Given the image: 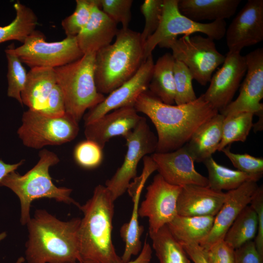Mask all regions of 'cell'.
Listing matches in <instances>:
<instances>
[{
  "label": "cell",
  "mask_w": 263,
  "mask_h": 263,
  "mask_svg": "<svg viewBox=\"0 0 263 263\" xmlns=\"http://www.w3.org/2000/svg\"><path fill=\"white\" fill-rule=\"evenodd\" d=\"M22 63L31 68L63 66L81 58L83 53L75 37H68L59 41L47 42L44 35L35 30L22 44L13 48Z\"/></svg>",
  "instance_id": "9"
},
{
  "label": "cell",
  "mask_w": 263,
  "mask_h": 263,
  "mask_svg": "<svg viewBox=\"0 0 263 263\" xmlns=\"http://www.w3.org/2000/svg\"><path fill=\"white\" fill-rule=\"evenodd\" d=\"M256 115L258 116L259 120L257 122L253 124L252 126L255 132L260 131L263 130V111L259 112Z\"/></svg>",
  "instance_id": "47"
},
{
  "label": "cell",
  "mask_w": 263,
  "mask_h": 263,
  "mask_svg": "<svg viewBox=\"0 0 263 263\" xmlns=\"http://www.w3.org/2000/svg\"><path fill=\"white\" fill-rule=\"evenodd\" d=\"M203 163L208 171V187L217 191L235 189L246 182H257L263 176L229 169L217 163L212 156L205 160Z\"/></svg>",
  "instance_id": "28"
},
{
  "label": "cell",
  "mask_w": 263,
  "mask_h": 263,
  "mask_svg": "<svg viewBox=\"0 0 263 263\" xmlns=\"http://www.w3.org/2000/svg\"><path fill=\"white\" fill-rule=\"evenodd\" d=\"M23 163L24 160H22L17 163L9 164L0 159V180L9 173L15 171Z\"/></svg>",
  "instance_id": "46"
},
{
  "label": "cell",
  "mask_w": 263,
  "mask_h": 263,
  "mask_svg": "<svg viewBox=\"0 0 263 263\" xmlns=\"http://www.w3.org/2000/svg\"><path fill=\"white\" fill-rule=\"evenodd\" d=\"M96 53L84 54L73 62L55 68L56 82L63 94L66 113L78 122L85 112L105 96L96 89L94 76Z\"/></svg>",
  "instance_id": "6"
},
{
  "label": "cell",
  "mask_w": 263,
  "mask_h": 263,
  "mask_svg": "<svg viewBox=\"0 0 263 263\" xmlns=\"http://www.w3.org/2000/svg\"><path fill=\"white\" fill-rule=\"evenodd\" d=\"M74 12L61 21L66 37H75L89 21L93 8L100 5V0H76Z\"/></svg>",
  "instance_id": "34"
},
{
  "label": "cell",
  "mask_w": 263,
  "mask_h": 263,
  "mask_svg": "<svg viewBox=\"0 0 263 263\" xmlns=\"http://www.w3.org/2000/svg\"><path fill=\"white\" fill-rule=\"evenodd\" d=\"M164 0H145L140 6V11L145 19V26L141 33L145 43L158 28L162 17Z\"/></svg>",
  "instance_id": "37"
},
{
  "label": "cell",
  "mask_w": 263,
  "mask_h": 263,
  "mask_svg": "<svg viewBox=\"0 0 263 263\" xmlns=\"http://www.w3.org/2000/svg\"><path fill=\"white\" fill-rule=\"evenodd\" d=\"M114 202L106 187L99 185L92 197L78 207L83 213L78 229L80 263L122 262L112 240Z\"/></svg>",
  "instance_id": "3"
},
{
  "label": "cell",
  "mask_w": 263,
  "mask_h": 263,
  "mask_svg": "<svg viewBox=\"0 0 263 263\" xmlns=\"http://www.w3.org/2000/svg\"><path fill=\"white\" fill-rule=\"evenodd\" d=\"M152 173L149 168H144L142 174L136 178L135 182L131 183L127 190L133 203V208L130 220L124 224L120 229V234L125 243V249L121 257L122 262L131 260L132 256L138 255L142 245L141 237L144 231V226L140 225L138 209L141 192L145 182Z\"/></svg>",
  "instance_id": "22"
},
{
  "label": "cell",
  "mask_w": 263,
  "mask_h": 263,
  "mask_svg": "<svg viewBox=\"0 0 263 263\" xmlns=\"http://www.w3.org/2000/svg\"><path fill=\"white\" fill-rule=\"evenodd\" d=\"M225 117L219 113L205 122L185 145L195 162L203 163L218 150Z\"/></svg>",
  "instance_id": "24"
},
{
  "label": "cell",
  "mask_w": 263,
  "mask_h": 263,
  "mask_svg": "<svg viewBox=\"0 0 263 263\" xmlns=\"http://www.w3.org/2000/svg\"><path fill=\"white\" fill-rule=\"evenodd\" d=\"M254 115L250 112H241L225 116L218 151H221L233 142H244L252 128Z\"/></svg>",
  "instance_id": "32"
},
{
  "label": "cell",
  "mask_w": 263,
  "mask_h": 263,
  "mask_svg": "<svg viewBox=\"0 0 263 263\" xmlns=\"http://www.w3.org/2000/svg\"><path fill=\"white\" fill-rule=\"evenodd\" d=\"M7 234L5 232H3L0 233V242L6 238Z\"/></svg>",
  "instance_id": "48"
},
{
  "label": "cell",
  "mask_w": 263,
  "mask_h": 263,
  "mask_svg": "<svg viewBox=\"0 0 263 263\" xmlns=\"http://www.w3.org/2000/svg\"><path fill=\"white\" fill-rule=\"evenodd\" d=\"M38 156V163L24 174L13 171L0 180V186L10 189L19 200L22 225H26L31 218V205L35 200L47 198L78 207L80 206L71 197L72 189L57 187L52 180L49 169L59 162L58 156L46 149L41 150Z\"/></svg>",
  "instance_id": "5"
},
{
  "label": "cell",
  "mask_w": 263,
  "mask_h": 263,
  "mask_svg": "<svg viewBox=\"0 0 263 263\" xmlns=\"http://www.w3.org/2000/svg\"><path fill=\"white\" fill-rule=\"evenodd\" d=\"M225 56L222 66L211 77L208 89L203 94L219 112L232 101L247 70L245 56L240 53L228 52Z\"/></svg>",
  "instance_id": "14"
},
{
  "label": "cell",
  "mask_w": 263,
  "mask_h": 263,
  "mask_svg": "<svg viewBox=\"0 0 263 263\" xmlns=\"http://www.w3.org/2000/svg\"><path fill=\"white\" fill-rule=\"evenodd\" d=\"M176 105L186 104L197 99L192 86L193 77L188 68L182 62L176 60L173 65Z\"/></svg>",
  "instance_id": "35"
},
{
  "label": "cell",
  "mask_w": 263,
  "mask_h": 263,
  "mask_svg": "<svg viewBox=\"0 0 263 263\" xmlns=\"http://www.w3.org/2000/svg\"><path fill=\"white\" fill-rule=\"evenodd\" d=\"M257 182L247 181L238 188L227 191L225 200L214 216L212 228L207 237L199 244L206 249L224 240L233 222L247 206L249 205L258 187Z\"/></svg>",
  "instance_id": "18"
},
{
  "label": "cell",
  "mask_w": 263,
  "mask_h": 263,
  "mask_svg": "<svg viewBox=\"0 0 263 263\" xmlns=\"http://www.w3.org/2000/svg\"><path fill=\"white\" fill-rule=\"evenodd\" d=\"M178 1L164 0L160 24L144 44L145 61L160 43L167 39L177 38L180 35L189 36L201 33L214 40H220L225 36L226 24L225 20L209 23L193 21L180 13L178 7Z\"/></svg>",
  "instance_id": "10"
},
{
  "label": "cell",
  "mask_w": 263,
  "mask_h": 263,
  "mask_svg": "<svg viewBox=\"0 0 263 263\" xmlns=\"http://www.w3.org/2000/svg\"><path fill=\"white\" fill-rule=\"evenodd\" d=\"M114 42L95 54L94 76L97 91L109 94L131 78L145 61L141 33L118 29Z\"/></svg>",
  "instance_id": "4"
},
{
  "label": "cell",
  "mask_w": 263,
  "mask_h": 263,
  "mask_svg": "<svg viewBox=\"0 0 263 263\" xmlns=\"http://www.w3.org/2000/svg\"><path fill=\"white\" fill-rule=\"evenodd\" d=\"M152 253L151 246L149 243L145 241L138 256L135 259L119 263H150Z\"/></svg>",
  "instance_id": "45"
},
{
  "label": "cell",
  "mask_w": 263,
  "mask_h": 263,
  "mask_svg": "<svg viewBox=\"0 0 263 263\" xmlns=\"http://www.w3.org/2000/svg\"><path fill=\"white\" fill-rule=\"evenodd\" d=\"M124 138L127 149L124 161L105 185L114 201L127 191L131 181L136 177L137 166L141 159L147 154L155 152L157 147V137L144 117Z\"/></svg>",
  "instance_id": "11"
},
{
  "label": "cell",
  "mask_w": 263,
  "mask_h": 263,
  "mask_svg": "<svg viewBox=\"0 0 263 263\" xmlns=\"http://www.w3.org/2000/svg\"><path fill=\"white\" fill-rule=\"evenodd\" d=\"M25 261V258L23 257H20L16 261L15 263H23Z\"/></svg>",
  "instance_id": "49"
},
{
  "label": "cell",
  "mask_w": 263,
  "mask_h": 263,
  "mask_svg": "<svg viewBox=\"0 0 263 263\" xmlns=\"http://www.w3.org/2000/svg\"><path fill=\"white\" fill-rule=\"evenodd\" d=\"M214 40L201 35L183 36L167 39L158 45L170 49L176 60L183 63L189 69L193 78L205 86L209 82L214 70L225 59V56L217 50Z\"/></svg>",
  "instance_id": "7"
},
{
  "label": "cell",
  "mask_w": 263,
  "mask_h": 263,
  "mask_svg": "<svg viewBox=\"0 0 263 263\" xmlns=\"http://www.w3.org/2000/svg\"><path fill=\"white\" fill-rule=\"evenodd\" d=\"M257 228V214L249 205L243 209L233 222L224 240L236 249L253 241L256 236Z\"/></svg>",
  "instance_id": "31"
},
{
  "label": "cell",
  "mask_w": 263,
  "mask_h": 263,
  "mask_svg": "<svg viewBox=\"0 0 263 263\" xmlns=\"http://www.w3.org/2000/svg\"><path fill=\"white\" fill-rule=\"evenodd\" d=\"M117 25L103 12L100 5L95 6L89 21L76 37L83 54L96 53L110 44L118 30Z\"/></svg>",
  "instance_id": "21"
},
{
  "label": "cell",
  "mask_w": 263,
  "mask_h": 263,
  "mask_svg": "<svg viewBox=\"0 0 263 263\" xmlns=\"http://www.w3.org/2000/svg\"><path fill=\"white\" fill-rule=\"evenodd\" d=\"M229 51L240 53L245 47L263 40V0H248L227 29Z\"/></svg>",
  "instance_id": "16"
},
{
  "label": "cell",
  "mask_w": 263,
  "mask_h": 263,
  "mask_svg": "<svg viewBox=\"0 0 263 263\" xmlns=\"http://www.w3.org/2000/svg\"><path fill=\"white\" fill-rule=\"evenodd\" d=\"M175 59L172 55L167 53L158 58L154 64L148 89L149 92L162 102L175 103V88L173 65Z\"/></svg>",
  "instance_id": "27"
},
{
  "label": "cell",
  "mask_w": 263,
  "mask_h": 263,
  "mask_svg": "<svg viewBox=\"0 0 263 263\" xmlns=\"http://www.w3.org/2000/svg\"><path fill=\"white\" fill-rule=\"evenodd\" d=\"M240 0H179L180 13L191 20H221L229 19L235 13Z\"/></svg>",
  "instance_id": "25"
},
{
  "label": "cell",
  "mask_w": 263,
  "mask_h": 263,
  "mask_svg": "<svg viewBox=\"0 0 263 263\" xmlns=\"http://www.w3.org/2000/svg\"><path fill=\"white\" fill-rule=\"evenodd\" d=\"M103 149L93 141L86 139L78 143L74 151V157L76 163L86 169L97 168L103 159Z\"/></svg>",
  "instance_id": "36"
},
{
  "label": "cell",
  "mask_w": 263,
  "mask_h": 263,
  "mask_svg": "<svg viewBox=\"0 0 263 263\" xmlns=\"http://www.w3.org/2000/svg\"><path fill=\"white\" fill-rule=\"evenodd\" d=\"M142 117L133 106L122 107L85 125L84 135L86 139L94 141L104 149L112 138L124 137L135 128Z\"/></svg>",
  "instance_id": "19"
},
{
  "label": "cell",
  "mask_w": 263,
  "mask_h": 263,
  "mask_svg": "<svg viewBox=\"0 0 263 263\" xmlns=\"http://www.w3.org/2000/svg\"><path fill=\"white\" fill-rule=\"evenodd\" d=\"M149 235L159 263H190L183 246L173 237L167 225L157 232H149Z\"/></svg>",
  "instance_id": "30"
},
{
  "label": "cell",
  "mask_w": 263,
  "mask_h": 263,
  "mask_svg": "<svg viewBox=\"0 0 263 263\" xmlns=\"http://www.w3.org/2000/svg\"><path fill=\"white\" fill-rule=\"evenodd\" d=\"M189 259L194 263H209L207 261L202 247L197 244H181Z\"/></svg>",
  "instance_id": "44"
},
{
  "label": "cell",
  "mask_w": 263,
  "mask_h": 263,
  "mask_svg": "<svg viewBox=\"0 0 263 263\" xmlns=\"http://www.w3.org/2000/svg\"><path fill=\"white\" fill-rule=\"evenodd\" d=\"M250 205L257 216L258 228L254 243L256 248L263 257V187L259 186Z\"/></svg>",
  "instance_id": "41"
},
{
  "label": "cell",
  "mask_w": 263,
  "mask_h": 263,
  "mask_svg": "<svg viewBox=\"0 0 263 263\" xmlns=\"http://www.w3.org/2000/svg\"><path fill=\"white\" fill-rule=\"evenodd\" d=\"M214 216H184L177 215L167 225L173 237L181 244H199L208 235Z\"/></svg>",
  "instance_id": "26"
},
{
  "label": "cell",
  "mask_w": 263,
  "mask_h": 263,
  "mask_svg": "<svg viewBox=\"0 0 263 263\" xmlns=\"http://www.w3.org/2000/svg\"><path fill=\"white\" fill-rule=\"evenodd\" d=\"M81 219H58L45 209H36L26 225L25 259L28 263L79 262L78 229Z\"/></svg>",
  "instance_id": "2"
},
{
  "label": "cell",
  "mask_w": 263,
  "mask_h": 263,
  "mask_svg": "<svg viewBox=\"0 0 263 263\" xmlns=\"http://www.w3.org/2000/svg\"><path fill=\"white\" fill-rule=\"evenodd\" d=\"M234 263H263V257L258 252L254 241L235 249Z\"/></svg>",
  "instance_id": "43"
},
{
  "label": "cell",
  "mask_w": 263,
  "mask_h": 263,
  "mask_svg": "<svg viewBox=\"0 0 263 263\" xmlns=\"http://www.w3.org/2000/svg\"><path fill=\"white\" fill-rule=\"evenodd\" d=\"M80 263V262H75V263Z\"/></svg>",
  "instance_id": "50"
},
{
  "label": "cell",
  "mask_w": 263,
  "mask_h": 263,
  "mask_svg": "<svg viewBox=\"0 0 263 263\" xmlns=\"http://www.w3.org/2000/svg\"><path fill=\"white\" fill-rule=\"evenodd\" d=\"M14 45L12 44L5 50L8 68L7 95L16 99L23 106L21 93L26 82L27 73L20 60L13 51Z\"/></svg>",
  "instance_id": "33"
},
{
  "label": "cell",
  "mask_w": 263,
  "mask_h": 263,
  "mask_svg": "<svg viewBox=\"0 0 263 263\" xmlns=\"http://www.w3.org/2000/svg\"><path fill=\"white\" fill-rule=\"evenodd\" d=\"M78 123L66 113L53 117L28 109L22 114L17 133L24 146L39 149L73 140L79 131Z\"/></svg>",
  "instance_id": "8"
},
{
  "label": "cell",
  "mask_w": 263,
  "mask_h": 263,
  "mask_svg": "<svg viewBox=\"0 0 263 263\" xmlns=\"http://www.w3.org/2000/svg\"><path fill=\"white\" fill-rule=\"evenodd\" d=\"M202 249L209 263L235 262V249L224 240L217 242L208 248Z\"/></svg>",
  "instance_id": "40"
},
{
  "label": "cell",
  "mask_w": 263,
  "mask_h": 263,
  "mask_svg": "<svg viewBox=\"0 0 263 263\" xmlns=\"http://www.w3.org/2000/svg\"><path fill=\"white\" fill-rule=\"evenodd\" d=\"M101 9L117 24L121 23L122 28H128L132 18V0H100Z\"/></svg>",
  "instance_id": "38"
},
{
  "label": "cell",
  "mask_w": 263,
  "mask_h": 263,
  "mask_svg": "<svg viewBox=\"0 0 263 263\" xmlns=\"http://www.w3.org/2000/svg\"><path fill=\"white\" fill-rule=\"evenodd\" d=\"M181 188L166 182L159 173L153 177L138 209L139 217L148 219L149 232H157L177 215V200Z\"/></svg>",
  "instance_id": "12"
},
{
  "label": "cell",
  "mask_w": 263,
  "mask_h": 263,
  "mask_svg": "<svg viewBox=\"0 0 263 263\" xmlns=\"http://www.w3.org/2000/svg\"><path fill=\"white\" fill-rule=\"evenodd\" d=\"M154 64L151 54L131 78L108 94L100 103L88 110L83 117L85 125L94 122L116 109L127 106L134 107L139 96L148 90Z\"/></svg>",
  "instance_id": "13"
},
{
  "label": "cell",
  "mask_w": 263,
  "mask_h": 263,
  "mask_svg": "<svg viewBox=\"0 0 263 263\" xmlns=\"http://www.w3.org/2000/svg\"><path fill=\"white\" fill-rule=\"evenodd\" d=\"M134 107L147 115L156 130L155 152H170L183 147L201 125L219 113L203 94L193 101L173 105L162 102L148 90L139 96Z\"/></svg>",
  "instance_id": "1"
},
{
  "label": "cell",
  "mask_w": 263,
  "mask_h": 263,
  "mask_svg": "<svg viewBox=\"0 0 263 263\" xmlns=\"http://www.w3.org/2000/svg\"><path fill=\"white\" fill-rule=\"evenodd\" d=\"M40 113L53 117L61 116L66 113L63 94L57 84L53 88L45 109Z\"/></svg>",
  "instance_id": "42"
},
{
  "label": "cell",
  "mask_w": 263,
  "mask_h": 263,
  "mask_svg": "<svg viewBox=\"0 0 263 263\" xmlns=\"http://www.w3.org/2000/svg\"><path fill=\"white\" fill-rule=\"evenodd\" d=\"M151 157L158 173L169 184L208 187L207 178L195 169V161L185 145L170 152H154Z\"/></svg>",
  "instance_id": "17"
},
{
  "label": "cell",
  "mask_w": 263,
  "mask_h": 263,
  "mask_svg": "<svg viewBox=\"0 0 263 263\" xmlns=\"http://www.w3.org/2000/svg\"><path fill=\"white\" fill-rule=\"evenodd\" d=\"M221 151L231 162L237 170L250 174H263V158L256 157L248 154L233 153L227 146Z\"/></svg>",
  "instance_id": "39"
},
{
  "label": "cell",
  "mask_w": 263,
  "mask_h": 263,
  "mask_svg": "<svg viewBox=\"0 0 263 263\" xmlns=\"http://www.w3.org/2000/svg\"><path fill=\"white\" fill-rule=\"evenodd\" d=\"M245 56L247 70L237 98L219 113L225 116L241 112L256 114L263 111V49L260 48Z\"/></svg>",
  "instance_id": "15"
},
{
  "label": "cell",
  "mask_w": 263,
  "mask_h": 263,
  "mask_svg": "<svg viewBox=\"0 0 263 263\" xmlns=\"http://www.w3.org/2000/svg\"><path fill=\"white\" fill-rule=\"evenodd\" d=\"M57 84L55 68L34 67L27 74L26 82L21 93L23 104L29 110L41 113L48 97Z\"/></svg>",
  "instance_id": "23"
},
{
  "label": "cell",
  "mask_w": 263,
  "mask_h": 263,
  "mask_svg": "<svg viewBox=\"0 0 263 263\" xmlns=\"http://www.w3.org/2000/svg\"><path fill=\"white\" fill-rule=\"evenodd\" d=\"M226 193L209 187L189 185L182 187L177 203V214L184 216H215Z\"/></svg>",
  "instance_id": "20"
},
{
  "label": "cell",
  "mask_w": 263,
  "mask_h": 263,
  "mask_svg": "<svg viewBox=\"0 0 263 263\" xmlns=\"http://www.w3.org/2000/svg\"><path fill=\"white\" fill-rule=\"evenodd\" d=\"M16 17L12 22L0 26V43L9 40H17L23 43L36 30L38 18L30 7L17 1L13 5Z\"/></svg>",
  "instance_id": "29"
}]
</instances>
